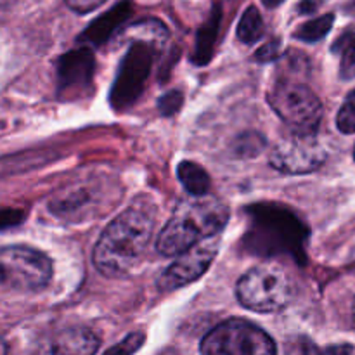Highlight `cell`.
Listing matches in <instances>:
<instances>
[{
    "mask_svg": "<svg viewBox=\"0 0 355 355\" xmlns=\"http://www.w3.org/2000/svg\"><path fill=\"white\" fill-rule=\"evenodd\" d=\"M155 231L151 205L134 203L121 211L101 234L94 248V266L103 276H127L146 253Z\"/></svg>",
    "mask_w": 355,
    "mask_h": 355,
    "instance_id": "cell-1",
    "label": "cell"
},
{
    "mask_svg": "<svg viewBox=\"0 0 355 355\" xmlns=\"http://www.w3.org/2000/svg\"><path fill=\"white\" fill-rule=\"evenodd\" d=\"M229 220V208L218 198L189 196L180 201L162 229L156 248L165 257H177L198 243L222 232Z\"/></svg>",
    "mask_w": 355,
    "mask_h": 355,
    "instance_id": "cell-2",
    "label": "cell"
},
{
    "mask_svg": "<svg viewBox=\"0 0 355 355\" xmlns=\"http://www.w3.org/2000/svg\"><path fill=\"white\" fill-rule=\"evenodd\" d=\"M295 293L290 276L272 262L259 263L238 281L236 295L243 307L259 314H270L286 307Z\"/></svg>",
    "mask_w": 355,
    "mask_h": 355,
    "instance_id": "cell-3",
    "label": "cell"
},
{
    "mask_svg": "<svg viewBox=\"0 0 355 355\" xmlns=\"http://www.w3.org/2000/svg\"><path fill=\"white\" fill-rule=\"evenodd\" d=\"M201 355H277L274 340L253 322L227 319L215 326L200 345Z\"/></svg>",
    "mask_w": 355,
    "mask_h": 355,
    "instance_id": "cell-4",
    "label": "cell"
},
{
    "mask_svg": "<svg viewBox=\"0 0 355 355\" xmlns=\"http://www.w3.org/2000/svg\"><path fill=\"white\" fill-rule=\"evenodd\" d=\"M267 99L291 130L297 134H315L322 118V104L307 85L300 82H276Z\"/></svg>",
    "mask_w": 355,
    "mask_h": 355,
    "instance_id": "cell-5",
    "label": "cell"
},
{
    "mask_svg": "<svg viewBox=\"0 0 355 355\" xmlns=\"http://www.w3.org/2000/svg\"><path fill=\"white\" fill-rule=\"evenodd\" d=\"M52 279V262L30 246L0 248V284L12 290L37 291Z\"/></svg>",
    "mask_w": 355,
    "mask_h": 355,
    "instance_id": "cell-6",
    "label": "cell"
},
{
    "mask_svg": "<svg viewBox=\"0 0 355 355\" xmlns=\"http://www.w3.org/2000/svg\"><path fill=\"white\" fill-rule=\"evenodd\" d=\"M218 245H220V238L214 236V238L205 239V241L194 245L193 248L179 253L175 262L170 263L158 277L159 290H180V288L200 279L210 269L211 262L217 257Z\"/></svg>",
    "mask_w": 355,
    "mask_h": 355,
    "instance_id": "cell-7",
    "label": "cell"
},
{
    "mask_svg": "<svg viewBox=\"0 0 355 355\" xmlns=\"http://www.w3.org/2000/svg\"><path fill=\"white\" fill-rule=\"evenodd\" d=\"M326 153L315 141V134H297L281 139L270 155V165L283 173L300 175L314 172L324 163Z\"/></svg>",
    "mask_w": 355,
    "mask_h": 355,
    "instance_id": "cell-8",
    "label": "cell"
},
{
    "mask_svg": "<svg viewBox=\"0 0 355 355\" xmlns=\"http://www.w3.org/2000/svg\"><path fill=\"white\" fill-rule=\"evenodd\" d=\"M163 40H144L139 37L137 42H134L130 51L125 55L121 62L120 78L116 80V89H114V97H120L125 101L127 97H137L146 76H148L149 68H151L153 59V47L155 44H162Z\"/></svg>",
    "mask_w": 355,
    "mask_h": 355,
    "instance_id": "cell-9",
    "label": "cell"
},
{
    "mask_svg": "<svg viewBox=\"0 0 355 355\" xmlns=\"http://www.w3.org/2000/svg\"><path fill=\"white\" fill-rule=\"evenodd\" d=\"M99 345L101 340L96 333L89 328L73 326L45 336L33 355H96Z\"/></svg>",
    "mask_w": 355,
    "mask_h": 355,
    "instance_id": "cell-10",
    "label": "cell"
},
{
    "mask_svg": "<svg viewBox=\"0 0 355 355\" xmlns=\"http://www.w3.org/2000/svg\"><path fill=\"white\" fill-rule=\"evenodd\" d=\"M132 14V2L130 0H121V2L114 3L107 12L97 17L82 35L83 42H90L94 45H101L114 33L118 26H121L125 19Z\"/></svg>",
    "mask_w": 355,
    "mask_h": 355,
    "instance_id": "cell-11",
    "label": "cell"
},
{
    "mask_svg": "<svg viewBox=\"0 0 355 355\" xmlns=\"http://www.w3.org/2000/svg\"><path fill=\"white\" fill-rule=\"evenodd\" d=\"M180 184L191 196H205L210 191V175L203 166H200L194 162H182L177 168Z\"/></svg>",
    "mask_w": 355,
    "mask_h": 355,
    "instance_id": "cell-12",
    "label": "cell"
},
{
    "mask_svg": "<svg viewBox=\"0 0 355 355\" xmlns=\"http://www.w3.org/2000/svg\"><path fill=\"white\" fill-rule=\"evenodd\" d=\"M220 19H222V10H220V7L215 6L210 19L207 21V24H203V26H201L200 31H198L196 62H207L208 58L211 55V49H214L215 38H217L218 26H220Z\"/></svg>",
    "mask_w": 355,
    "mask_h": 355,
    "instance_id": "cell-13",
    "label": "cell"
},
{
    "mask_svg": "<svg viewBox=\"0 0 355 355\" xmlns=\"http://www.w3.org/2000/svg\"><path fill=\"white\" fill-rule=\"evenodd\" d=\"M263 35V19L260 16L259 9L255 6L248 7L243 12L238 24V38L246 45H252L259 42Z\"/></svg>",
    "mask_w": 355,
    "mask_h": 355,
    "instance_id": "cell-14",
    "label": "cell"
},
{
    "mask_svg": "<svg viewBox=\"0 0 355 355\" xmlns=\"http://www.w3.org/2000/svg\"><path fill=\"white\" fill-rule=\"evenodd\" d=\"M333 23H335V16L333 14H324V16L315 17V19H311L305 24H302L297 30V33H295V37L304 42H319L329 33Z\"/></svg>",
    "mask_w": 355,
    "mask_h": 355,
    "instance_id": "cell-15",
    "label": "cell"
},
{
    "mask_svg": "<svg viewBox=\"0 0 355 355\" xmlns=\"http://www.w3.org/2000/svg\"><path fill=\"white\" fill-rule=\"evenodd\" d=\"M342 47V64H340V75L345 80L355 78V35H347L342 40L338 42V45H335L336 49Z\"/></svg>",
    "mask_w": 355,
    "mask_h": 355,
    "instance_id": "cell-16",
    "label": "cell"
},
{
    "mask_svg": "<svg viewBox=\"0 0 355 355\" xmlns=\"http://www.w3.org/2000/svg\"><path fill=\"white\" fill-rule=\"evenodd\" d=\"M336 125H338V130L343 132V134H355V90L349 94L343 106L340 107Z\"/></svg>",
    "mask_w": 355,
    "mask_h": 355,
    "instance_id": "cell-17",
    "label": "cell"
},
{
    "mask_svg": "<svg viewBox=\"0 0 355 355\" xmlns=\"http://www.w3.org/2000/svg\"><path fill=\"white\" fill-rule=\"evenodd\" d=\"M142 343H144V335L142 333H132L127 338L121 340L120 343L111 347L104 355H134L141 349Z\"/></svg>",
    "mask_w": 355,
    "mask_h": 355,
    "instance_id": "cell-18",
    "label": "cell"
},
{
    "mask_svg": "<svg viewBox=\"0 0 355 355\" xmlns=\"http://www.w3.org/2000/svg\"><path fill=\"white\" fill-rule=\"evenodd\" d=\"M104 2H106V0H66V6L71 10H75V12L87 14L90 12V10L97 9L99 6H103Z\"/></svg>",
    "mask_w": 355,
    "mask_h": 355,
    "instance_id": "cell-19",
    "label": "cell"
},
{
    "mask_svg": "<svg viewBox=\"0 0 355 355\" xmlns=\"http://www.w3.org/2000/svg\"><path fill=\"white\" fill-rule=\"evenodd\" d=\"M276 54H277V44H274V42L263 45V47L260 49L259 52H257L259 59H262V61H267V59H274V58H276Z\"/></svg>",
    "mask_w": 355,
    "mask_h": 355,
    "instance_id": "cell-20",
    "label": "cell"
},
{
    "mask_svg": "<svg viewBox=\"0 0 355 355\" xmlns=\"http://www.w3.org/2000/svg\"><path fill=\"white\" fill-rule=\"evenodd\" d=\"M315 2L314 0H304V2L300 3V10L302 12H312V10L315 9Z\"/></svg>",
    "mask_w": 355,
    "mask_h": 355,
    "instance_id": "cell-21",
    "label": "cell"
},
{
    "mask_svg": "<svg viewBox=\"0 0 355 355\" xmlns=\"http://www.w3.org/2000/svg\"><path fill=\"white\" fill-rule=\"evenodd\" d=\"M16 2L17 0H0V14L6 12V10H9Z\"/></svg>",
    "mask_w": 355,
    "mask_h": 355,
    "instance_id": "cell-22",
    "label": "cell"
},
{
    "mask_svg": "<svg viewBox=\"0 0 355 355\" xmlns=\"http://www.w3.org/2000/svg\"><path fill=\"white\" fill-rule=\"evenodd\" d=\"M7 352H9V347H7V342L2 338V336H0V355H7Z\"/></svg>",
    "mask_w": 355,
    "mask_h": 355,
    "instance_id": "cell-23",
    "label": "cell"
},
{
    "mask_svg": "<svg viewBox=\"0 0 355 355\" xmlns=\"http://www.w3.org/2000/svg\"><path fill=\"white\" fill-rule=\"evenodd\" d=\"M262 2L266 3L267 7H277L281 2H283V0H262Z\"/></svg>",
    "mask_w": 355,
    "mask_h": 355,
    "instance_id": "cell-24",
    "label": "cell"
},
{
    "mask_svg": "<svg viewBox=\"0 0 355 355\" xmlns=\"http://www.w3.org/2000/svg\"><path fill=\"white\" fill-rule=\"evenodd\" d=\"M305 355H322V354H319L318 350H312V352H307Z\"/></svg>",
    "mask_w": 355,
    "mask_h": 355,
    "instance_id": "cell-25",
    "label": "cell"
},
{
    "mask_svg": "<svg viewBox=\"0 0 355 355\" xmlns=\"http://www.w3.org/2000/svg\"><path fill=\"white\" fill-rule=\"evenodd\" d=\"M354 159H355V151H354Z\"/></svg>",
    "mask_w": 355,
    "mask_h": 355,
    "instance_id": "cell-26",
    "label": "cell"
}]
</instances>
